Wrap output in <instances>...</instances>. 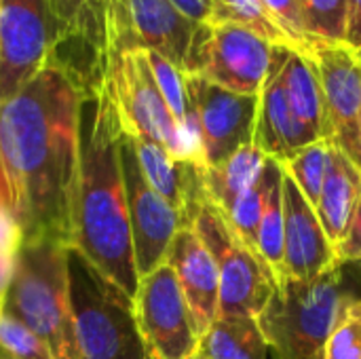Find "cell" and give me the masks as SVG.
Here are the masks:
<instances>
[{"label": "cell", "instance_id": "obj_12", "mask_svg": "<svg viewBox=\"0 0 361 359\" xmlns=\"http://www.w3.org/2000/svg\"><path fill=\"white\" fill-rule=\"evenodd\" d=\"M188 97L197 116L203 163L218 167L239 148L254 144L260 95H243L186 74Z\"/></svg>", "mask_w": 361, "mask_h": 359}, {"label": "cell", "instance_id": "obj_32", "mask_svg": "<svg viewBox=\"0 0 361 359\" xmlns=\"http://www.w3.org/2000/svg\"><path fill=\"white\" fill-rule=\"evenodd\" d=\"M336 258L341 264L345 262H361V197L351 220V226L347 231V237L336 248Z\"/></svg>", "mask_w": 361, "mask_h": 359}, {"label": "cell", "instance_id": "obj_21", "mask_svg": "<svg viewBox=\"0 0 361 359\" xmlns=\"http://www.w3.org/2000/svg\"><path fill=\"white\" fill-rule=\"evenodd\" d=\"M49 8L55 25V51L78 42L91 53L97 78L106 55V0H49Z\"/></svg>", "mask_w": 361, "mask_h": 359}, {"label": "cell", "instance_id": "obj_11", "mask_svg": "<svg viewBox=\"0 0 361 359\" xmlns=\"http://www.w3.org/2000/svg\"><path fill=\"white\" fill-rule=\"evenodd\" d=\"M49 0H0V102L25 87L53 57Z\"/></svg>", "mask_w": 361, "mask_h": 359}, {"label": "cell", "instance_id": "obj_33", "mask_svg": "<svg viewBox=\"0 0 361 359\" xmlns=\"http://www.w3.org/2000/svg\"><path fill=\"white\" fill-rule=\"evenodd\" d=\"M345 44L353 51H361V0H347V34Z\"/></svg>", "mask_w": 361, "mask_h": 359}, {"label": "cell", "instance_id": "obj_2", "mask_svg": "<svg viewBox=\"0 0 361 359\" xmlns=\"http://www.w3.org/2000/svg\"><path fill=\"white\" fill-rule=\"evenodd\" d=\"M121 138L123 129L110 99L102 89H91L80 116L70 252L133 300L140 279L133 264Z\"/></svg>", "mask_w": 361, "mask_h": 359}, {"label": "cell", "instance_id": "obj_19", "mask_svg": "<svg viewBox=\"0 0 361 359\" xmlns=\"http://www.w3.org/2000/svg\"><path fill=\"white\" fill-rule=\"evenodd\" d=\"M360 197L361 171L332 142L330 163H328L326 180H324L315 212L334 250L347 237Z\"/></svg>", "mask_w": 361, "mask_h": 359}, {"label": "cell", "instance_id": "obj_24", "mask_svg": "<svg viewBox=\"0 0 361 359\" xmlns=\"http://www.w3.org/2000/svg\"><path fill=\"white\" fill-rule=\"evenodd\" d=\"M197 351L207 359H267L269 343L256 317L226 315L203 332Z\"/></svg>", "mask_w": 361, "mask_h": 359}, {"label": "cell", "instance_id": "obj_15", "mask_svg": "<svg viewBox=\"0 0 361 359\" xmlns=\"http://www.w3.org/2000/svg\"><path fill=\"white\" fill-rule=\"evenodd\" d=\"M343 267L315 207L283 171V269L286 279H313Z\"/></svg>", "mask_w": 361, "mask_h": 359}, {"label": "cell", "instance_id": "obj_13", "mask_svg": "<svg viewBox=\"0 0 361 359\" xmlns=\"http://www.w3.org/2000/svg\"><path fill=\"white\" fill-rule=\"evenodd\" d=\"M121 169L127 197L133 264L137 279H142L167 260L169 245L186 222L180 212L150 188L140 169L131 140L125 133L121 138Z\"/></svg>", "mask_w": 361, "mask_h": 359}, {"label": "cell", "instance_id": "obj_36", "mask_svg": "<svg viewBox=\"0 0 361 359\" xmlns=\"http://www.w3.org/2000/svg\"><path fill=\"white\" fill-rule=\"evenodd\" d=\"M186 359H207V358H203V355H201V353L197 351V353H192L190 358H186Z\"/></svg>", "mask_w": 361, "mask_h": 359}, {"label": "cell", "instance_id": "obj_14", "mask_svg": "<svg viewBox=\"0 0 361 359\" xmlns=\"http://www.w3.org/2000/svg\"><path fill=\"white\" fill-rule=\"evenodd\" d=\"M313 59L324 93L330 140L361 171V57L343 42H315Z\"/></svg>", "mask_w": 361, "mask_h": 359}, {"label": "cell", "instance_id": "obj_18", "mask_svg": "<svg viewBox=\"0 0 361 359\" xmlns=\"http://www.w3.org/2000/svg\"><path fill=\"white\" fill-rule=\"evenodd\" d=\"M135 150L140 169L150 184V188L165 199L176 212L182 214L186 226L195 216L199 201L203 199V171L205 167L182 161L171 157L163 146L144 140V138H129Z\"/></svg>", "mask_w": 361, "mask_h": 359}, {"label": "cell", "instance_id": "obj_23", "mask_svg": "<svg viewBox=\"0 0 361 359\" xmlns=\"http://www.w3.org/2000/svg\"><path fill=\"white\" fill-rule=\"evenodd\" d=\"M267 154L256 146L239 148L228 161L218 167H207L203 171L205 197L220 209L228 212L239 197H243L260 178Z\"/></svg>", "mask_w": 361, "mask_h": 359}, {"label": "cell", "instance_id": "obj_26", "mask_svg": "<svg viewBox=\"0 0 361 359\" xmlns=\"http://www.w3.org/2000/svg\"><path fill=\"white\" fill-rule=\"evenodd\" d=\"M330 150H332V140L326 138V140H317L300 148L290 159L281 161L283 171L292 176L296 186L300 188V193L307 197V201L313 207H317V201L322 195V186L326 180L328 163H330Z\"/></svg>", "mask_w": 361, "mask_h": 359}, {"label": "cell", "instance_id": "obj_1", "mask_svg": "<svg viewBox=\"0 0 361 359\" xmlns=\"http://www.w3.org/2000/svg\"><path fill=\"white\" fill-rule=\"evenodd\" d=\"M87 89L53 59L13 97L0 102V169L23 243L70 248Z\"/></svg>", "mask_w": 361, "mask_h": 359}, {"label": "cell", "instance_id": "obj_8", "mask_svg": "<svg viewBox=\"0 0 361 359\" xmlns=\"http://www.w3.org/2000/svg\"><path fill=\"white\" fill-rule=\"evenodd\" d=\"M273 44L233 23H201L195 32L184 74H197L243 95H260L271 68Z\"/></svg>", "mask_w": 361, "mask_h": 359}, {"label": "cell", "instance_id": "obj_22", "mask_svg": "<svg viewBox=\"0 0 361 359\" xmlns=\"http://www.w3.org/2000/svg\"><path fill=\"white\" fill-rule=\"evenodd\" d=\"M258 254L271 271L275 286L286 279L283 269V165L267 157L264 163V195L256 233Z\"/></svg>", "mask_w": 361, "mask_h": 359}, {"label": "cell", "instance_id": "obj_27", "mask_svg": "<svg viewBox=\"0 0 361 359\" xmlns=\"http://www.w3.org/2000/svg\"><path fill=\"white\" fill-rule=\"evenodd\" d=\"M305 34L313 42H343L347 34V0H296Z\"/></svg>", "mask_w": 361, "mask_h": 359}, {"label": "cell", "instance_id": "obj_25", "mask_svg": "<svg viewBox=\"0 0 361 359\" xmlns=\"http://www.w3.org/2000/svg\"><path fill=\"white\" fill-rule=\"evenodd\" d=\"M209 23H233L247 28L273 47L294 49V40L269 13L262 0H209Z\"/></svg>", "mask_w": 361, "mask_h": 359}, {"label": "cell", "instance_id": "obj_3", "mask_svg": "<svg viewBox=\"0 0 361 359\" xmlns=\"http://www.w3.org/2000/svg\"><path fill=\"white\" fill-rule=\"evenodd\" d=\"M2 311L40 336L55 359H76L70 248L51 241L23 243Z\"/></svg>", "mask_w": 361, "mask_h": 359}, {"label": "cell", "instance_id": "obj_10", "mask_svg": "<svg viewBox=\"0 0 361 359\" xmlns=\"http://www.w3.org/2000/svg\"><path fill=\"white\" fill-rule=\"evenodd\" d=\"M131 307L148 358L186 359L197 353L201 334L167 260L137 281Z\"/></svg>", "mask_w": 361, "mask_h": 359}, {"label": "cell", "instance_id": "obj_37", "mask_svg": "<svg viewBox=\"0 0 361 359\" xmlns=\"http://www.w3.org/2000/svg\"><path fill=\"white\" fill-rule=\"evenodd\" d=\"M360 57H361V51H360Z\"/></svg>", "mask_w": 361, "mask_h": 359}, {"label": "cell", "instance_id": "obj_34", "mask_svg": "<svg viewBox=\"0 0 361 359\" xmlns=\"http://www.w3.org/2000/svg\"><path fill=\"white\" fill-rule=\"evenodd\" d=\"M184 17L195 23H209V0H169Z\"/></svg>", "mask_w": 361, "mask_h": 359}, {"label": "cell", "instance_id": "obj_38", "mask_svg": "<svg viewBox=\"0 0 361 359\" xmlns=\"http://www.w3.org/2000/svg\"><path fill=\"white\" fill-rule=\"evenodd\" d=\"M0 359H2V358H0Z\"/></svg>", "mask_w": 361, "mask_h": 359}, {"label": "cell", "instance_id": "obj_7", "mask_svg": "<svg viewBox=\"0 0 361 359\" xmlns=\"http://www.w3.org/2000/svg\"><path fill=\"white\" fill-rule=\"evenodd\" d=\"M192 231L209 250L220 275V313L258 317L269 303L275 279L267 264L241 241L226 216L203 195L190 220Z\"/></svg>", "mask_w": 361, "mask_h": 359}, {"label": "cell", "instance_id": "obj_31", "mask_svg": "<svg viewBox=\"0 0 361 359\" xmlns=\"http://www.w3.org/2000/svg\"><path fill=\"white\" fill-rule=\"evenodd\" d=\"M21 245H23V235H21V229L13 214L6 182H4V176L0 169V254L17 258Z\"/></svg>", "mask_w": 361, "mask_h": 359}, {"label": "cell", "instance_id": "obj_4", "mask_svg": "<svg viewBox=\"0 0 361 359\" xmlns=\"http://www.w3.org/2000/svg\"><path fill=\"white\" fill-rule=\"evenodd\" d=\"M355 298L343 290L341 267L313 279H283L256 317L279 359H324L330 334Z\"/></svg>", "mask_w": 361, "mask_h": 359}, {"label": "cell", "instance_id": "obj_28", "mask_svg": "<svg viewBox=\"0 0 361 359\" xmlns=\"http://www.w3.org/2000/svg\"><path fill=\"white\" fill-rule=\"evenodd\" d=\"M0 358L2 359H55L40 336L15 317L0 313Z\"/></svg>", "mask_w": 361, "mask_h": 359}, {"label": "cell", "instance_id": "obj_6", "mask_svg": "<svg viewBox=\"0 0 361 359\" xmlns=\"http://www.w3.org/2000/svg\"><path fill=\"white\" fill-rule=\"evenodd\" d=\"M76 359H150L135 326L131 298L70 252Z\"/></svg>", "mask_w": 361, "mask_h": 359}, {"label": "cell", "instance_id": "obj_35", "mask_svg": "<svg viewBox=\"0 0 361 359\" xmlns=\"http://www.w3.org/2000/svg\"><path fill=\"white\" fill-rule=\"evenodd\" d=\"M13 267H15V258L0 254V313H2V305H4V296H6L11 277H13Z\"/></svg>", "mask_w": 361, "mask_h": 359}, {"label": "cell", "instance_id": "obj_29", "mask_svg": "<svg viewBox=\"0 0 361 359\" xmlns=\"http://www.w3.org/2000/svg\"><path fill=\"white\" fill-rule=\"evenodd\" d=\"M324 359H361V300H353L328 339Z\"/></svg>", "mask_w": 361, "mask_h": 359}, {"label": "cell", "instance_id": "obj_16", "mask_svg": "<svg viewBox=\"0 0 361 359\" xmlns=\"http://www.w3.org/2000/svg\"><path fill=\"white\" fill-rule=\"evenodd\" d=\"M167 262L178 277L197 330L203 336L220 313V275L209 250L192 226H182L176 233L167 252Z\"/></svg>", "mask_w": 361, "mask_h": 359}, {"label": "cell", "instance_id": "obj_17", "mask_svg": "<svg viewBox=\"0 0 361 359\" xmlns=\"http://www.w3.org/2000/svg\"><path fill=\"white\" fill-rule=\"evenodd\" d=\"M288 51H290L288 47H273L269 76L260 91L256 133H254V144L267 157L277 161H286L300 148L313 144V140L296 123L281 83V66Z\"/></svg>", "mask_w": 361, "mask_h": 359}, {"label": "cell", "instance_id": "obj_30", "mask_svg": "<svg viewBox=\"0 0 361 359\" xmlns=\"http://www.w3.org/2000/svg\"><path fill=\"white\" fill-rule=\"evenodd\" d=\"M262 2L269 8V13L279 21V25L288 32V36L294 40L296 51L302 53V55H309L311 53V47L315 42L305 34V28H302V21H300V13H298V6H296V0H262Z\"/></svg>", "mask_w": 361, "mask_h": 359}, {"label": "cell", "instance_id": "obj_20", "mask_svg": "<svg viewBox=\"0 0 361 359\" xmlns=\"http://www.w3.org/2000/svg\"><path fill=\"white\" fill-rule=\"evenodd\" d=\"M281 83L290 110L296 123L305 129V133L313 142L330 138L324 93L313 59L290 49L281 66Z\"/></svg>", "mask_w": 361, "mask_h": 359}, {"label": "cell", "instance_id": "obj_9", "mask_svg": "<svg viewBox=\"0 0 361 359\" xmlns=\"http://www.w3.org/2000/svg\"><path fill=\"white\" fill-rule=\"evenodd\" d=\"M106 55L144 49L154 51L180 70L199 23L184 17L169 0H106ZM104 66V63H102Z\"/></svg>", "mask_w": 361, "mask_h": 359}, {"label": "cell", "instance_id": "obj_5", "mask_svg": "<svg viewBox=\"0 0 361 359\" xmlns=\"http://www.w3.org/2000/svg\"><path fill=\"white\" fill-rule=\"evenodd\" d=\"M95 87L110 99L127 138L150 140L163 146L171 157L197 163L178 121L161 95L144 49L110 55L91 89Z\"/></svg>", "mask_w": 361, "mask_h": 359}]
</instances>
